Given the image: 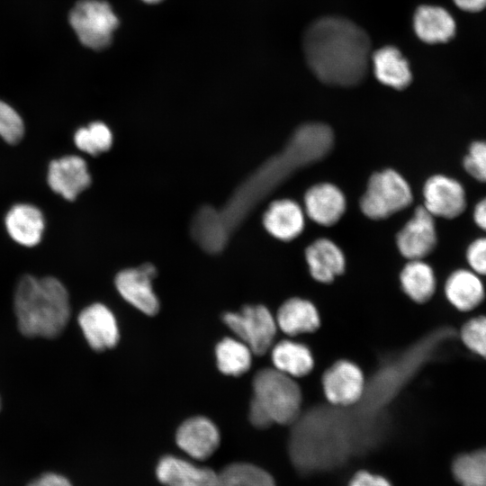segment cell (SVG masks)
<instances>
[{"label":"cell","instance_id":"cell-1","mask_svg":"<svg viewBox=\"0 0 486 486\" xmlns=\"http://www.w3.org/2000/svg\"><path fill=\"white\" fill-rule=\"evenodd\" d=\"M334 141L322 123L300 126L282 151L266 160L234 191L220 208L202 207L191 222V233L208 253H219L249 212L297 171L324 158Z\"/></svg>","mask_w":486,"mask_h":486},{"label":"cell","instance_id":"cell-2","mask_svg":"<svg viewBox=\"0 0 486 486\" xmlns=\"http://www.w3.org/2000/svg\"><path fill=\"white\" fill-rule=\"evenodd\" d=\"M371 43L366 32L341 17H323L304 32L303 50L309 67L322 82L351 86L365 76Z\"/></svg>","mask_w":486,"mask_h":486},{"label":"cell","instance_id":"cell-3","mask_svg":"<svg viewBox=\"0 0 486 486\" xmlns=\"http://www.w3.org/2000/svg\"><path fill=\"white\" fill-rule=\"evenodd\" d=\"M14 311L23 335L55 338L70 317L68 293L56 278L25 275L16 287Z\"/></svg>","mask_w":486,"mask_h":486},{"label":"cell","instance_id":"cell-4","mask_svg":"<svg viewBox=\"0 0 486 486\" xmlns=\"http://www.w3.org/2000/svg\"><path fill=\"white\" fill-rule=\"evenodd\" d=\"M294 428L291 456L302 472L329 469L339 465L354 448L350 429L328 415L308 416Z\"/></svg>","mask_w":486,"mask_h":486},{"label":"cell","instance_id":"cell-5","mask_svg":"<svg viewBox=\"0 0 486 486\" xmlns=\"http://www.w3.org/2000/svg\"><path fill=\"white\" fill-rule=\"evenodd\" d=\"M302 392L292 377L275 368L262 369L253 380L249 419L258 428L295 422L301 412Z\"/></svg>","mask_w":486,"mask_h":486},{"label":"cell","instance_id":"cell-6","mask_svg":"<svg viewBox=\"0 0 486 486\" xmlns=\"http://www.w3.org/2000/svg\"><path fill=\"white\" fill-rule=\"evenodd\" d=\"M411 201L412 194L405 179L386 169L371 176L360 207L368 218L381 220L404 209Z\"/></svg>","mask_w":486,"mask_h":486},{"label":"cell","instance_id":"cell-7","mask_svg":"<svg viewBox=\"0 0 486 486\" xmlns=\"http://www.w3.org/2000/svg\"><path fill=\"white\" fill-rule=\"evenodd\" d=\"M69 22L79 40L86 47H107L119 21L110 4L99 0H83L72 9Z\"/></svg>","mask_w":486,"mask_h":486},{"label":"cell","instance_id":"cell-8","mask_svg":"<svg viewBox=\"0 0 486 486\" xmlns=\"http://www.w3.org/2000/svg\"><path fill=\"white\" fill-rule=\"evenodd\" d=\"M223 321L253 354L261 356L273 346L277 324L263 305H247L238 312H228Z\"/></svg>","mask_w":486,"mask_h":486},{"label":"cell","instance_id":"cell-9","mask_svg":"<svg viewBox=\"0 0 486 486\" xmlns=\"http://www.w3.org/2000/svg\"><path fill=\"white\" fill-rule=\"evenodd\" d=\"M324 394L338 408L355 406L362 399L366 382L360 367L349 360H339L323 374Z\"/></svg>","mask_w":486,"mask_h":486},{"label":"cell","instance_id":"cell-10","mask_svg":"<svg viewBox=\"0 0 486 486\" xmlns=\"http://www.w3.org/2000/svg\"><path fill=\"white\" fill-rule=\"evenodd\" d=\"M155 275V267L145 264L138 268L120 272L116 275L115 285L129 303L147 315H155L159 309L151 284Z\"/></svg>","mask_w":486,"mask_h":486},{"label":"cell","instance_id":"cell-11","mask_svg":"<svg viewBox=\"0 0 486 486\" xmlns=\"http://www.w3.org/2000/svg\"><path fill=\"white\" fill-rule=\"evenodd\" d=\"M424 208L433 216L452 219L465 209L466 197L463 185L446 176L430 177L424 186Z\"/></svg>","mask_w":486,"mask_h":486},{"label":"cell","instance_id":"cell-12","mask_svg":"<svg viewBox=\"0 0 486 486\" xmlns=\"http://www.w3.org/2000/svg\"><path fill=\"white\" fill-rule=\"evenodd\" d=\"M424 207L416 209L412 218L397 235L400 254L410 260L422 259L436 244L435 221Z\"/></svg>","mask_w":486,"mask_h":486},{"label":"cell","instance_id":"cell-13","mask_svg":"<svg viewBox=\"0 0 486 486\" xmlns=\"http://www.w3.org/2000/svg\"><path fill=\"white\" fill-rule=\"evenodd\" d=\"M50 189L73 201L91 184L86 161L77 156H65L50 162L47 174Z\"/></svg>","mask_w":486,"mask_h":486},{"label":"cell","instance_id":"cell-14","mask_svg":"<svg viewBox=\"0 0 486 486\" xmlns=\"http://www.w3.org/2000/svg\"><path fill=\"white\" fill-rule=\"evenodd\" d=\"M176 444L191 457L204 460L210 457L220 444V434L215 425L204 417L185 420L177 429Z\"/></svg>","mask_w":486,"mask_h":486},{"label":"cell","instance_id":"cell-15","mask_svg":"<svg viewBox=\"0 0 486 486\" xmlns=\"http://www.w3.org/2000/svg\"><path fill=\"white\" fill-rule=\"evenodd\" d=\"M78 322L90 346L97 351L113 347L119 339L117 322L112 312L101 303L85 308Z\"/></svg>","mask_w":486,"mask_h":486},{"label":"cell","instance_id":"cell-16","mask_svg":"<svg viewBox=\"0 0 486 486\" xmlns=\"http://www.w3.org/2000/svg\"><path fill=\"white\" fill-rule=\"evenodd\" d=\"M304 204L308 216L324 226L336 223L346 209L344 194L331 184L310 187L305 194Z\"/></svg>","mask_w":486,"mask_h":486},{"label":"cell","instance_id":"cell-17","mask_svg":"<svg viewBox=\"0 0 486 486\" xmlns=\"http://www.w3.org/2000/svg\"><path fill=\"white\" fill-rule=\"evenodd\" d=\"M4 225L9 236L18 244L32 247L40 241L45 220L42 212L27 203L14 205L6 213Z\"/></svg>","mask_w":486,"mask_h":486},{"label":"cell","instance_id":"cell-18","mask_svg":"<svg viewBox=\"0 0 486 486\" xmlns=\"http://www.w3.org/2000/svg\"><path fill=\"white\" fill-rule=\"evenodd\" d=\"M444 290L447 301L460 311L475 309L485 296L480 275L468 269L453 272L446 279Z\"/></svg>","mask_w":486,"mask_h":486},{"label":"cell","instance_id":"cell-19","mask_svg":"<svg viewBox=\"0 0 486 486\" xmlns=\"http://www.w3.org/2000/svg\"><path fill=\"white\" fill-rule=\"evenodd\" d=\"M156 474L159 482L166 486H211L216 472L168 455L159 461Z\"/></svg>","mask_w":486,"mask_h":486},{"label":"cell","instance_id":"cell-20","mask_svg":"<svg viewBox=\"0 0 486 486\" xmlns=\"http://www.w3.org/2000/svg\"><path fill=\"white\" fill-rule=\"evenodd\" d=\"M311 276L320 283H330L345 269V256L340 248L327 238L311 243L305 251Z\"/></svg>","mask_w":486,"mask_h":486},{"label":"cell","instance_id":"cell-21","mask_svg":"<svg viewBox=\"0 0 486 486\" xmlns=\"http://www.w3.org/2000/svg\"><path fill=\"white\" fill-rule=\"evenodd\" d=\"M266 230L274 238L289 241L299 236L304 227L301 207L291 200H278L270 204L263 219Z\"/></svg>","mask_w":486,"mask_h":486},{"label":"cell","instance_id":"cell-22","mask_svg":"<svg viewBox=\"0 0 486 486\" xmlns=\"http://www.w3.org/2000/svg\"><path fill=\"white\" fill-rule=\"evenodd\" d=\"M275 320L277 327L289 336L313 332L320 325L315 305L298 297L291 298L281 305Z\"/></svg>","mask_w":486,"mask_h":486},{"label":"cell","instance_id":"cell-23","mask_svg":"<svg viewBox=\"0 0 486 486\" xmlns=\"http://www.w3.org/2000/svg\"><path fill=\"white\" fill-rule=\"evenodd\" d=\"M418 37L428 43L446 42L454 34L452 16L438 6L423 5L417 9L413 19Z\"/></svg>","mask_w":486,"mask_h":486},{"label":"cell","instance_id":"cell-24","mask_svg":"<svg viewBox=\"0 0 486 486\" xmlns=\"http://www.w3.org/2000/svg\"><path fill=\"white\" fill-rule=\"evenodd\" d=\"M377 79L395 89H403L411 81L408 61L394 47L387 46L376 50L372 58Z\"/></svg>","mask_w":486,"mask_h":486},{"label":"cell","instance_id":"cell-25","mask_svg":"<svg viewBox=\"0 0 486 486\" xmlns=\"http://www.w3.org/2000/svg\"><path fill=\"white\" fill-rule=\"evenodd\" d=\"M271 356L274 368L292 378L308 374L314 365L310 348L293 340H283L275 344Z\"/></svg>","mask_w":486,"mask_h":486},{"label":"cell","instance_id":"cell-26","mask_svg":"<svg viewBox=\"0 0 486 486\" xmlns=\"http://www.w3.org/2000/svg\"><path fill=\"white\" fill-rule=\"evenodd\" d=\"M405 294L418 303L428 302L436 291V277L429 265L421 259L410 260L400 275Z\"/></svg>","mask_w":486,"mask_h":486},{"label":"cell","instance_id":"cell-27","mask_svg":"<svg viewBox=\"0 0 486 486\" xmlns=\"http://www.w3.org/2000/svg\"><path fill=\"white\" fill-rule=\"evenodd\" d=\"M252 354L241 340L226 338L216 346L218 367L225 374L241 375L250 368Z\"/></svg>","mask_w":486,"mask_h":486},{"label":"cell","instance_id":"cell-28","mask_svg":"<svg viewBox=\"0 0 486 486\" xmlns=\"http://www.w3.org/2000/svg\"><path fill=\"white\" fill-rule=\"evenodd\" d=\"M211 486H275L263 469L249 464H232L216 472Z\"/></svg>","mask_w":486,"mask_h":486},{"label":"cell","instance_id":"cell-29","mask_svg":"<svg viewBox=\"0 0 486 486\" xmlns=\"http://www.w3.org/2000/svg\"><path fill=\"white\" fill-rule=\"evenodd\" d=\"M453 472L463 486H486V449L457 457Z\"/></svg>","mask_w":486,"mask_h":486},{"label":"cell","instance_id":"cell-30","mask_svg":"<svg viewBox=\"0 0 486 486\" xmlns=\"http://www.w3.org/2000/svg\"><path fill=\"white\" fill-rule=\"evenodd\" d=\"M76 146L90 155H98L109 149L112 143V134L103 122H93L78 129L74 135Z\"/></svg>","mask_w":486,"mask_h":486},{"label":"cell","instance_id":"cell-31","mask_svg":"<svg viewBox=\"0 0 486 486\" xmlns=\"http://www.w3.org/2000/svg\"><path fill=\"white\" fill-rule=\"evenodd\" d=\"M460 336L470 351L486 359V316L467 320L461 328Z\"/></svg>","mask_w":486,"mask_h":486},{"label":"cell","instance_id":"cell-32","mask_svg":"<svg viewBox=\"0 0 486 486\" xmlns=\"http://www.w3.org/2000/svg\"><path fill=\"white\" fill-rule=\"evenodd\" d=\"M24 134L20 114L8 104L0 101V137L9 144L18 143Z\"/></svg>","mask_w":486,"mask_h":486},{"label":"cell","instance_id":"cell-33","mask_svg":"<svg viewBox=\"0 0 486 486\" xmlns=\"http://www.w3.org/2000/svg\"><path fill=\"white\" fill-rule=\"evenodd\" d=\"M465 171L474 179L486 183V141L473 142L463 161Z\"/></svg>","mask_w":486,"mask_h":486},{"label":"cell","instance_id":"cell-34","mask_svg":"<svg viewBox=\"0 0 486 486\" xmlns=\"http://www.w3.org/2000/svg\"><path fill=\"white\" fill-rule=\"evenodd\" d=\"M466 259L472 271L486 275V238H477L469 245Z\"/></svg>","mask_w":486,"mask_h":486},{"label":"cell","instance_id":"cell-35","mask_svg":"<svg viewBox=\"0 0 486 486\" xmlns=\"http://www.w3.org/2000/svg\"><path fill=\"white\" fill-rule=\"evenodd\" d=\"M349 486H391V484L382 476L359 472L352 478Z\"/></svg>","mask_w":486,"mask_h":486},{"label":"cell","instance_id":"cell-36","mask_svg":"<svg viewBox=\"0 0 486 486\" xmlns=\"http://www.w3.org/2000/svg\"><path fill=\"white\" fill-rule=\"evenodd\" d=\"M28 486H72L64 476L57 473H46L32 482Z\"/></svg>","mask_w":486,"mask_h":486},{"label":"cell","instance_id":"cell-37","mask_svg":"<svg viewBox=\"0 0 486 486\" xmlns=\"http://www.w3.org/2000/svg\"><path fill=\"white\" fill-rule=\"evenodd\" d=\"M473 219L475 223L486 231V197L476 204L473 210Z\"/></svg>","mask_w":486,"mask_h":486},{"label":"cell","instance_id":"cell-38","mask_svg":"<svg viewBox=\"0 0 486 486\" xmlns=\"http://www.w3.org/2000/svg\"><path fill=\"white\" fill-rule=\"evenodd\" d=\"M456 5L469 12H477L486 6V0H454Z\"/></svg>","mask_w":486,"mask_h":486},{"label":"cell","instance_id":"cell-39","mask_svg":"<svg viewBox=\"0 0 486 486\" xmlns=\"http://www.w3.org/2000/svg\"><path fill=\"white\" fill-rule=\"evenodd\" d=\"M143 1H145V2H147V3L153 4V3H158V2H159V1H161V0H143Z\"/></svg>","mask_w":486,"mask_h":486}]
</instances>
